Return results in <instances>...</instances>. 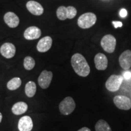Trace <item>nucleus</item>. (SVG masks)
<instances>
[{"instance_id":"f257e3e1","label":"nucleus","mask_w":131,"mask_h":131,"mask_svg":"<svg viewBox=\"0 0 131 131\" xmlns=\"http://www.w3.org/2000/svg\"><path fill=\"white\" fill-rule=\"evenodd\" d=\"M71 65L77 74L82 77H86L91 72L89 64L81 54L75 53L71 58Z\"/></svg>"},{"instance_id":"f03ea898","label":"nucleus","mask_w":131,"mask_h":131,"mask_svg":"<svg viewBox=\"0 0 131 131\" xmlns=\"http://www.w3.org/2000/svg\"><path fill=\"white\" fill-rule=\"evenodd\" d=\"M96 16L93 13L88 12L81 15L78 19V25L82 29H88L95 24Z\"/></svg>"},{"instance_id":"7ed1b4c3","label":"nucleus","mask_w":131,"mask_h":131,"mask_svg":"<svg viewBox=\"0 0 131 131\" xmlns=\"http://www.w3.org/2000/svg\"><path fill=\"white\" fill-rule=\"evenodd\" d=\"M123 81V77L120 75H112L106 82V88L109 91L114 92L118 91Z\"/></svg>"},{"instance_id":"20e7f679","label":"nucleus","mask_w":131,"mask_h":131,"mask_svg":"<svg viewBox=\"0 0 131 131\" xmlns=\"http://www.w3.org/2000/svg\"><path fill=\"white\" fill-rule=\"evenodd\" d=\"M76 104L75 101L70 96H67L59 104V110L61 114L68 115L75 110Z\"/></svg>"},{"instance_id":"39448f33","label":"nucleus","mask_w":131,"mask_h":131,"mask_svg":"<svg viewBox=\"0 0 131 131\" xmlns=\"http://www.w3.org/2000/svg\"><path fill=\"white\" fill-rule=\"evenodd\" d=\"M116 39L112 35H106L101 41V46L104 51L111 53L115 51L116 47Z\"/></svg>"},{"instance_id":"423d86ee","label":"nucleus","mask_w":131,"mask_h":131,"mask_svg":"<svg viewBox=\"0 0 131 131\" xmlns=\"http://www.w3.org/2000/svg\"><path fill=\"white\" fill-rule=\"evenodd\" d=\"M116 107L119 109L128 111L131 109V100L124 95H116L113 100Z\"/></svg>"},{"instance_id":"0eeeda50","label":"nucleus","mask_w":131,"mask_h":131,"mask_svg":"<svg viewBox=\"0 0 131 131\" xmlns=\"http://www.w3.org/2000/svg\"><path fill=\"white\" fill-rule=\"evenodd\" d=\"M52 78H53V73L51 71L43 70L40 76H39L38 82L40 86L42 89H45L48 88L51 83Z\"/></svg>"},{"instance_id":"6e6552de","label":"nucleus","mask_w":131,"mask_h":131,"mask_svg":"<svg viewBox=\"0 0 131 131\" xmlns=\"http://www.w3.org/2000/svg\"><path fill=\"white\" fill-rule=\"evenodd\" d=\"M0 53L4 58H12L15 55V46L10 42H6L0 47Z\"/></svg>"},{"instance_id":"1a4fd4ad","label":"nucleus","mask_w":131,"mask_h":131,"mask_svg":"<svg viewBox=\"0 0 131 131\" xmlns=\"http://www.w3.org/2000/svg\"><path fill=\"white\" fill-rule=\"evenodd\" d=\"M119 63L124 70L131 68V50H127L123 52L119 57Z\"/></svg>"},{"instance_id":"9d476101","label":"nucleus","mask_w":131,"mask_h":131,"mask_svg":"<svg viewBox=\"0 0 131 131\" xmlns=\"http://www.w3.org/2000/svg\"><path fill=\"white\" fill-rule=\"evenodd\" d=\"M94 63L97 70H104L107 68L108 60L104 54L98 53L94 58Z\"/></svg>"},{"instance_id":"9b49d317","label":"nucleus","mask_w":131,"mask_h":131,"mask_svg":"<svg viewBox=\"0 0 131 131\" xmlns=\"http://www.w3.org/2000/svg\"><path fill=\"white\" fill-rule=\"evenodd\" d=\"M41 31L36 26H31L26 29L24 32V37L27 40H33L40 38Z\"/></svg>"},{"instance_id":"f8f14e48","label":"nucleus","mask_w":131,"mask_h":131,"mask_svg":"<svg viewBox=\"0 0 131 131\" xmlns=\"http://www.w3.org/2000/svg\"><path fill=\"white\" fill-rule=\"evenodd\" d=\"M32 119L29 116H24L19 119L18 128L19 131H30L33 128Z\"/></svg>"},{"instance_id":"ddd939ff","label":"nucleus","mask_w":131,"mask_h":131,"mask_svg":"<svg viewBox=\"0 0 131 131\" xmlns=\"http://www.w3.org/2000/svg\"><path fill=\"white\" fill-rule=\"evenodd\" d=\"M26 7L31 14L40 16L43 14L44 9L40 3L35 1H29L26 4Z\"/></svg>"},{"instance_id":"4468645a","label":"nucleus","mask_w":131,"mask_h":131,"mask_svg":"<svg viewBox=\"0 0 131 131\" xmlns=\"http://www.w3.org/2000/svg\"><path fill=\"white\" fill-rule=\"evenodd\" d=\"M52 39L50 37H45L39 41L37 46L38 51L40 52H46L51 48Z\"/></svg>"},{"instance_id":"2eb2a0df","label":"nucleus","mask_w":131,"mask_h":131,"mask_svg":"<svg viewBox=\"0 0 131 131\" xmlns=\"http://www.w3.org/2000/svg\"><path fill=\"white\" fill-rule=\"evenodd\" d=\"M4 20L6 24L10 28H15L19 25V19L18 16L14 12H9L4 16Z\"/></svg>"},{"instance_id":"dca6fc26","label":"nucleus","mask_w":131,"mask_h":131,"mask_svg":"<svg viewBox=\"0 0 131 131\" xmlns=\"http://www.w3.org/2000/svg\"><path fill=\"white\" fill-rule=\"evenodd\" d=\"M27 109H28V105L27 103L23 102V101H19L14 104L12 107V112L16 115H19L24 114L27 111Z\"/></svg>"},{"instance_id":"f3484780","label":"nucleus","mask_w":131,"mask_h":131,"mask_svg":"<svg viewBox=\"0 0 131 131\" xmlns=\"http://www.w3.org/2000/svg\"><path fill=\"white\" fill-rule=\"evenodd\" d=\"M37 91V86L34 81H29L25 86L26 95L29 98H32L35 95Z\"/></svg>"},{"instance_id":"a211bd4d","label":"nucleus","mask_w":131,"mask_h":131,"mask_svg":"<svg viewBox=\"0 0 131 131\" xmlns=\"http://www.w3.org/2000/svg\"><path fill=\"white\" fill-rule=\"evenodd\" d=\"M95 131H112V129L107 122L103 119L98 120L95 126Z\"/></svg>"},{"instance_id":"6ab92c4d","label":"nucleus","mask_w":131,"mask_h":131,"mask_svg":"<svg viewBox=\"0 0 131 131\" xmlns=\"http://www.w3.org/2000/svg\"><path fill=\"white\" fill-rule=\"evenodd\" d=\"M21 80L19 77H15L11 79L7 84V88L10 91H15L18 89L21 85Z\"/></svg>"},{"instance_id":"aec40b11","label":"nucleus","mask_w":131,"mask_h":131,"mask_svg":"<svg viewBox=\"0 0 131 131\" xmlns=\"http://www.w3.org/2000/svg\"><path fill=\"white\" fill-rule=\"evenodd\" d=\"M57 16L60 20H65L68 18V10L64 6H60L57 9Z\"/></svg>"},{"instance_id":"412c9836","label":"nucleus","mask_w":131,"mask_h":131,"mask_svg":"<svg viewBox=\"0 0 131 131\" xmlns=\"http://www.w3.org/2000/svg\"><path fill=\"white\" fill-rule=\"evenodd\" d=\"M24 68L27 70H30L34 69L35 65V61L34 59L31 57H26L24 59Z\"/></svg>"},{"instance_id":"4be33fe9","label":"nucleus","mask_w":131,"mask_h":131,"mask_svg":"<svg viewBox=\"0 0 131 131\" xmlns=\"http://www.w3.org/2000/svg\"><path fill=\"white\" fill-rule=\"evenodd\" d=\"M67 10H68V18L72 19L77 15V10L73 6H68L67 7Z\"/></svg>"},{"instance_id":"5701e85b","label":"nucleus","mask_w":131,"mask_h":131,"mask_svg":"<svg viewBox=\"0 0 131 131\" xmlns=\"http://www.w3.org/2000/svg\"><path fill=\"white\" fill-rule=\"evenodd\" d=\"M127 10L124 9H122L120 10V12H119V15H120L121 17L122 18L126 17V16H127Z\"/></svg>"},{"instance_id":"b1692460","label":"nucleus","mask_w":131,"mask_h":131,"mask_svg":"<svg viewBox=\"0 0 131 131\" xmlns=\"http://www.w3.org/2000/svg\"><path fill=\"white\" fill-rule=\"evenodd\" d=\"M112 24H114V27H115V28H118V27H122L123 26V23L122 22H120V21H113Z\"/></svg>"},{"instance_id":"393cba45","label":"nucleus","mask_w":131,"mask_h":131,"mask_svg":"<svg viewBox=\"0 0 131 131\" xmlns=\"http://www.w3.org/2000/svg\"><path fill=\"white\" fill-rule=\"evenodd\" d=\"M123 76L126 79H130L131 78V72H126L124 73Z\"/></svg>"},{"instance_id":"a878e982","label":"nucleus","mask_w":131,"mask_h":131,"mask_svg":"<svg viewBox=\"0 0 131 131\" xmlns=\"http://www.w3.org/2000/svg\"><path fill=\"white\" fill-rule=\"evenodd\" d=\"M78 131H91V129L87 127H82L81 129H80L78 130Z\"/></svg>"},{"instance_id":"bb28decb","label":"nucleus","mask_w":131,"mask_h":131,"mask_svg":"<svg viewBox=\"0 0 131 131\" xmlns=\"http://www.w3.org/2000/svg\"><path fill=\"white\" fill-rule=\"evenodd\" d=\"M2 119H3V115L1 112H0V123H1V121H2Z\"/></svg>"}]
</instances>
